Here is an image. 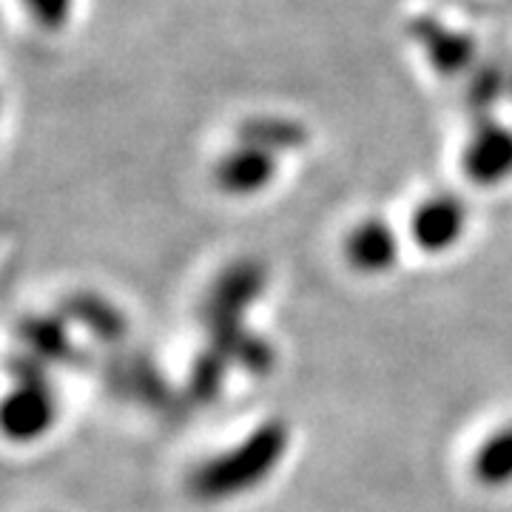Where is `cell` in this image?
<instances>
[{
	"label": "cell",
	"mask_w": 512,
	"mask_h": 512,
	"mask_svg": "<svg viewBox=\"0 0 512 512\" xmlns=\"http://www.w3.org/2000/svg\"><path fill=\"white\" fill-rule=\"evenodd\" d=\"M291 447V430L282 419L262 421L237 447L202 461L188 478V493L202 504H220L262 487L274 476Z\"/></svg>",
	"instance_id": "cell-1"
},
{
	"label": "cell",
	"mask_w": 512,
	"mask_h": 512,
	"mask_svg": "<svg viewBox=\"0 0 512 512\" xmlns=\"http://www.w3.org/2000/svg\"><path fill=\"white\" fill-rule=\"evenodd\" d=\"M9 373L15 376V387L3 404L6 439L20 444L43 439L57 419V393L49 379V365L23 350L9 359Z\"/></svg>",
	"instance_id": "cell-2"
},
{
	"label": "cell",
	"mask_w": 512,
	"mask_h": 512,
	"mask_svg": "<svg viewBox=\"0 0 512 512\" xmlns=\"http://www.w3.org/2000/svg\"><path fill=\"white\" fill-rule=\"evenodd\" d=\"M268 271L259 259H237L222 271L202 302V325L208 333H222L245 325V313L262 296Z\"/></svg>",
	"instance_id": "cell-3"
},
{
	"label": "cell",
	"mask_w": 512,
	"mask_h": 512,
	"mask_svg": "<svg viewBox=\"0 0 512 512\" xmlns=\"http://www.w3.org/2000/svg\"><path fill=\"white\" fill-rule=\"evenodd\" d=\"M407 37L441 77H467L481 63L476 40L461 29L441 23L439 18H413L407 23Z\"/></svg>",
	"instance_id": "cell-4"
},
{
	"label": "cell",
	"mask_w": 512,
	"mask_h": 512,
	"mask_svg": "<svg viewBox=\"0 0 512 512\" xmlns=\"http://www.w3.org/2000/svg\"><path fill=\"white\" fill-rule=\"evenodd\" d=\"M467 180L481 188L507 183L512 177V128L481 120L461 154Z\"/></svg>",
	"instance_id": "cell-5"
},
{
	"label": "cell",
	"mask_w": 512,
	"mask_h": 512,
	"mask_svg": "<svg viewBox=\"0 0 512 512\" xmlns=\"http://www.w3.org/2000/svg\"><path fill=\"white\" fill-rule=\"evenodd\" d=\"M467 231V205L456 194H436L413 211L410 237L424 254H444Z\"/></svg>",
	"instance_id": "cell-6"
},
{
	"label": "cell",
	"mask_w": 512,
	"mask_h": 512,
	"mask_svg": "<svg viewBox=\"0 0 512 512\" xmlns=\"http://www.w3.org/2000/svg\"><path fill=\"white\" fill-rule=\"evenodd\" d=\"M279 171V157L265 148L239 143L225 151L214 165V183L231 197H254L274 183Z\"/></svg>",
	"instance_id": "cell-7"
},
{
	"label": "cell",
	"mask_w": 512,
	"mask_h": 512,
	"mask_svg": "<svg viewBox=\"0 0 512 512\" xmlns=\"http://www.w3.org/2000/svg\"><path fill=\"white\" fill-rule=\"evenodd\" d=\"M60 316L69 325L89 330L106 348H123L128 339V319L114 302L92 291H74L60 302Z\"/></svg>",
	"instance_id": "cell-8"
},
{
	"label": "cell",
	"mask_w": 512,
	"mask_h": 512,
	"mask_svg": "<svg viewBox=\"0 0 512 512\" xmlns=\"http://www.w3.org/2000/svg\"><path fill=\"white\" fill-rule=\"evenodd\" d=\"M399 254H402L399 234L393 231L390 222L379 217L362 220L345 239V256L350 268H356L359 274H384L399 262Z\"/></svg>",
	"instance_id": "cell-9"
},
{
	"label": "cell",
	"mask_w": 512,
	"mask_h": 512,
	"mask_svg": "<svg viewBox=\"0 0 512 512\" xmlns=\"http://www.w3.org/2000/svg\"><path fill=\"white\" fill-rule=\"evenodd\" d=\"M18 330L26 353L37 356L49 367H74L80 362V350L74 348L72 336H69V322L60 313L57 316H40V313L23 316Z\"/></svg>",
	"instance_id": "cell-10"
},
{
	"label": "cell",
	"mask_w": 512,
	"mask_h": 512,
	"mask_svg": "<svg viewBox=\"0 0 512 512\" xmlns=\"http://www.w3.org/2000/svg\"><path fill=\"white\" fill-rule=\"evenodd\" d=\"M239 143L265 148L271 154H285V151H299L311 143V131L302 120L282 117V114H254L242 120L237 128Z\"/></svg>",
	"instance_id": "cell-11"
},
{
	"label": "cell",
	"mask_w": 512,
	"mask_h": 512,
	"mask_svg": "<svg viewBox=\"0 0 512 512\" xmlns=\"http://www.w3.org/2000/svg\"><path fill=\"white\" fill-rule=\"evenodd\" d=\"M473 478L487 490H501L512 484V424L495 430L490 439L481 441L473 456Z\"/></svg>",
	"instance_id": "cell-12"
},
{
	"label": "cell",
	"mask_w": 512,
	"mask_h": 512,
	"mask_svg": "<svg viewBox=\"0 0 512 512\" xmlns=\"http://www.w3.org/2000/svg\"><path fill=\"white\" fill-rule=\"evenodd\" d=\"M228 370H231V359H228L225 353H220L217 348L205 345V348L200 350V356L194 359V365H191L185 396L194 404L217 402Z\"/></svg>",
	"instance_id": "cell-13"
},
{
	"label": "cell",
	"mask_w": 512,
	"mask_h": 512,
	"mask_svg": "<svg viewBox=\"0 0 512 512\" xmlns=\"http://www.w3.org/2000/svg\"><path fill=\"white\" fill-rule=\"evenodd\" d=\"M507 92H510V72L493 60H481L467 74V103L478 114H487Z\"/></svg>",
	"instance_id": "cell-14"
},
{
	"label": "cell",
	"mask_w": 512,
	"mask_h": 512,
	"mask_svg": "<svg viewBox=\"0 0 512 512\" xmlns=\"http://www.w3.org/2000/svg\"><path fill=\"white\" fill-rule=\"evenodd\" d=\"M234 365L248 370L251 376H268L276 365V348L265 336L248 330L237 345V350H234Z\"/></svg>",
	"instance_id": "cell-15"
},
{
	"label": "cell",
	"mask_w": 512,
	"mask_h": 512,
	"mask_svg": "<svg viewBox=\"0 0 512 512\" xmlns=\"http://www.w3.org/2000/svg\"><path fill=\"white\" fill-rule=\"evenodd\" d=\"M43 32H60L74 15V0H20Z\"/></svg>",
	"instance_id": "cell-16"
},
{
	"label": "cell",
	"mask_w": 512,
	"mask_h": 512,
	"mask_svg": "<svg viewBox=\"0 0 512 512\" xmlns=\"http://www.w3.org/2000/svg\"><path fill=\"white\" fill-rule=\"evenodd\" d=\"M510 94H512V69H510Z\"/></svg>",
	"instance_id": "cell-17"
}]
</instances>
